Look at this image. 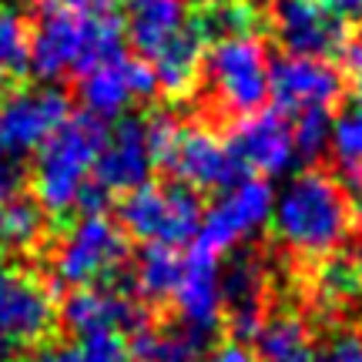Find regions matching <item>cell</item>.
Returning <instances> with one entry per match:
<instances>
[{
    "mask_svg": "<svg viewBox=\"0 0 362 362\" xmlns=\"http://www.w3.org/2000/svg\"><path fill=\"white\" fill-rule=\"evenodd\" d=\"M121 40L124 13L117 0H37L27 67L51 84L117 54Z\"/></svg>",
    "mask_w": 362,
    "mask_h": 362,
    "instance_id": "1",
    "label": "cell"
},
{
    "mask_svg": "<svg viewBox=\"0 0 362 362\" xmlns=\"http://www.w3.org/2000/svg\"><path fill=\"white\" fill-rule=\"evenodd\" d=\"M269 225L285 252L296 259L322 262L346 248L356 228V211L336 175L309 168L292 175L275 192Z\"/></svg>",
    "mask_w": 362,
    "mask_h": 362,
    "instance_id": "2",
    "label": "cell"
},
{
    "mask_svg": "<svg viewBox=\"0 0 362 362\" xmlns=\"http://www.w3.org/2000/svg\"><path fill=\"white\" fill-rule=\"evenodd\" d=\"M101 121L90 115H78L67 117L44 141V148L34 155V171H30V185H34L44 215H67L81 208L94 181V161L101 151Z\"/></svg>",
    "mask_w": 362,
    "mask_h": 362,
    "instance_id": "3",
    "label": "cell"
},
{
    "mask_svg": "<svg viewBox=\"0 0 362 362\" xmlns=\"http://www.w3.org/2000/svg\"><path fill=\"white\" fill-rule=\"evenodd\" d=\"M202 74L208 81L211 98L238 117L259 111L269 101L272 57L252 30L211 40L202 61Z\"/></svg>",
    "mask_w": 362,
    "mask_h": 362,
    "instance_id": "4",
    "label": "cell"
},
{
    "mask_svg": "<svg viewBox=\"0 0 362 362\" xmlns=\"http://www.w3.org/2000/svg\"><path fill=\"white\" fill-rule=\"evenodd\" d=\"M128 262V235L104 211H84L54 245L51 272L61 285H101Z\"/></svg>",
    "mask_w": 362,
    "mask_h": 362,
    "instance_id": "5",
    "label": "cell"
},
{
    "mask_svg": "<svg viewBox=\"0 0 362 362\" xmlns=\"http://www.w3.org/2000/svg\"><path fill=\"white\" fill-rule=\"evenodd\" d=\"M121 228L144 245L178 248L188 245L202 225V202L198 192L185 185H141L124 194L121 202Z\"/></svg>",
    "mask_w": 362,
    "mask_h": 362,
    "instance_id": "6",
    "label": "cell"
},
{
    "mask_svg": "<svg viewBox=\"0 0 362 362\" xmlns=\"http://www.w3.org/2000/svg\"><path fill=\"white\" fill-rule=\"evenodd\" d=\"M272 202H275V188L269 181L255 178V175H238L232 185L221 188L208 211H202L194 248H202L215 259L235 252L242 242L255 238L269 225Z\"/></svg>",
    "mask_w": 362,
    "mask_h": 362,
    "instance_id": "7",
    "label": "cell"
},
{
    "mask_svg": "<svg viewBox=\"0 0 362 362\" xmlns=\"http://www.w3.org/2000/svg\"><path fill=\"white\" fill-rule=\"evenodd\" d=\"M158 165L175 178V185H185L192 192H221L242 175L228 155V144L215 131L185 121H178L175 134L161 148Z\"/></svg>",
    "mask_w": 362,
    "mask_h": 362,
    "instance_id": "8",
    "label": "cell"
},
{
    "mask_svg": "<svg viewBox=\"0 0 362 362\" xmlns=\"http://www.w3.org/2000/svg\"><path fill=\"white\" fill-rule=\"evenodd\" d=\"M71 117V104L51 84H34L0 101V155L24 161L37 155L44 141Z\"/></svg>",
    "mask_w": 362,
    "mask_h": 362,
    "instance_id": "9",
    "label": "cell"
},
{
    "mask_svg": "<svg viewBox=\"0 0 362 362\" xmlns=\"http://www.w3.org/2000/svg\"><path fill=\"white\" fill-rule=\"evenodd\" d=\"M57 322V302L37 275L0 269V359L13 349L37 346Z\"/></svg>",
    "mask_w": 362,
    "mask_h": 362,
    "instance_id": "10",
    "label": "cell"
},
{
    "mask_svg": "<svg viewBox=\"0 0 362 362\" xmlns=\"http://www.w3.org/2000/svg\"><path fill=\"white\" fill-rule=\"evenodd\" d=\"M225 144H228L235 168L242 175H255V178H279L285 171H292V165L298 161L292 121L279 107L275 111L259 107L252 115H242Z\"/></svg>",
    "mask_w": 362,
    "mask_h": 362,
    "instance_id": "11",
    "label": "cell"
},
{
    "mask_svg": "<svg viewBox=\"0 0 362 362\" xmlns=\"http://www.w3.org/2000/svg\"><path fill=\"white\" fill-rule=\"evenodd\" d=\"M158 90L151 67L141 57H128L124 51L104 57L98 64L78 74V98L84 104V115L98 121L124 117L134 101H144Z\"/></svg>",
    "mask_w": 362,
    "mask_h": 362,
    "instance_id": "12",
    "label": "cell"
},
{
    "mask_svg": "<svg viewBox=\"0 0 362 362\" xmlns=\"http://www.w3.org/2000/svg\"><path fill=\"white\" fill-rule=\"evenodd\" d=\"M158 168L144 117H121L111 131H104L101 151L94 161V188L111 198V194H128L134 188L148 185L151 171Z\"/></svg>",
    "mask_w": 362,
    "mask_h": 362,
    "instance_id": "13",
    "label": "cell"
},
{
    "mask_svg": "<svg viewBox=\"0 0 362 362\" xmlns=\"http://www.w3.org/2000/svg\"><path fill=\"white\" fill-rule=\"evenodd\" d=\"M346 81L336 64L325 57H298L285 54L282 61L272 64V90L282 115H305V111H329L342 101Z\"/></svg>",
    "mask_w": 362,
    "mask_h": 362,
    "instance_id": "14",
    "label": "cell"
},
{
    "mask_svg": "<svg viewBox=\"0 0 362 362\" xmlns=\"http://www.w3.org/2000/svg\"><path fill=\"white\" fill-rule=\"evenodd\" d=\"M269 21L275 40L298 57H329L349 37L342 17L322 0H272Z\"/></svg>",
    "mask_w": 362,
    "mask_h": 362,
    "instance_id": "15",
    "label": "cell"
},
{
    "mask_svg": "<svg viewBox=\"0 0 362 362\" xmlns=\"http://www.w3.org/2000/svg\"><path fill=\"white\" fill-rule=\"evenodd\" d=\"M61 322L67 325L71 336H94V332H115V336H131L138 332L148 319L144 309L121 288L111 285H84L74 288L67 302L61 305Z\"/></svg>",
    "mask_w": 362,
    "mask_h": 362,
    "instance_id": "16",
    "label": "cell"
},
{
    "mask_svg": "<svg viewBox=\"0 0 362 362\" xmlns=\"http://www.w3.org/2000/svg\"><path fill=\"white\" fill-rule=\"evenodd\" d=\"M171 302L178 309L181 322L194 325L202 332H215L225 315V298H221V259L208 255L202 248H192L181 255V272Z\"/></svg>",
    "mask_w": 362,
    "mask_h": 362,
    "instance_id": "17",
    "label": "cell"
},
{
    "mask_svg": "<svg viewBox=\"0 0 362 362\" xmlns=\"http://www.w3.org/2000/svg\"><path fill=\"white\" fill-rule=\"evenodd\" d=\"M265 292H269V272L255 255H238L228 269H221V298L225 315L238 339H252L265 319Z\"/></svg>",
    "mask_w": 362,
    "mask_h": 362,
    "instance_id": "18",
    "label": "cell"
},
{
    "mask_svg": "<svg viewBox=\"0 0 362 362\" xmlns=\"http://www.w3.org/2000/svg\"><path fill=\"white\" fill-rule=\"evenodd\" d=\"M192 24L188 0H124V30L141 61H151Z\"/></svg>",
    "mask_w": 362,
    "mask_h": 362,
    "instance_id": "19",
    "label": "cell"
},
{
    "mask_svg": "<svg viewBox=\"0 0 362 362\" xmlns=\"http://www.w3.org/2000/svg\"><path fill=\"white\" fill-rule=\"evenodd\" d=\"M211 349V332H202L188 322L148 325L131 332L128 356L134 362H198Z\"/></svg>",
    "mask_w": 362,
    "mask_h": 362,
    "instance_id": "20",
    "label": "cell"
},
{
    "mask_svg": "<svg viewBox=\"0 0 362 362\" xmlns=\"http://www.w3.org/2000/svg\"><path fill=\"white\" fill-rule=\"evenodd\" d=\"M202 61H205V34H202V27L194 21L181 37H175L168 47H161V51L151 57V61H144V64L151 67V74H155V84L165 94H188V90L198 84L202 78Z\"/></svg>",
    "mask_w": 362,
    "mask_h": 362,
    "instance_id": "21",
    "label": "cell"
},
{
    "mask_svg": "<svg viewBox=\"0 0 362 362\" xmlns=\"http://www.w3.org/2000/svg\"><path fill=\"white\" fill-rule=\"evenodd\" d=\"M255 359L259 362H312L315 342L312 329L298 312H272L255 329Z\"/></svg>",
    "mask_w": 362,
    "mask_h": 362,
    "instance_id": "22",
    "label": "cell"
},
{
    "mask_svg": "<svg viewBox=\"0 0 362 362\" xmlns=\"http://www.w3.org/2000/svg\"><path fill=\"white\" fill-rule=\"evenodd\" d=\"M181 272V255L178 248L165 245H144V252L134 262V288L138 296L148 302H165L175 292Z\"/></svg>",
    "mask_w": 362,
    "mask_h": 362,
    "instance_id": "23",
    "label": "cell"
},
{
    "mask_svg": "<svg viewBox=\"0 0 362 362\" xmlns=\"http://www.w3.org/2000/svg\"><path fill=\"white\" fill-rule=\"evenodd\" d=\"M128 342L115 332L74 336L67 342H51L34 356V362H128Z\"/></svg>",
    "mask_w": 362,
    "mask_h": 362,
    "instance_id": "24",
    "label": "cell"
},
{
    "mask_svg": "<svg viewBox=\"0 0 362 362\" xmlns=\"http://www.w3.org/2000/svg\"><path fill=\"white\" fill-rule=\"evenodd\" d=\"M315 292L325 305H349L362 296V259L356 255H329L315 275Z\"/></svg>",
    "mask_w": 362,
    "mask_h": 362,
    "instance_id": "25",
    "label": "cell"
},
{
    "mask_svg": "<svg viewBox=\"0 0 362 362\" xmlns=\"http://www.w3.org/2000/svg\"><path fill=\"white\" fill-rule=\"evenodd\" d=\"M44 235V211L37 202L13 198L0 205V248L7 252H30Z\"/></svg>",
    "mask_w": 362,
    "mask_h": 362,
    "instance_id": "26",
    "label": "cell"
},
{
    "mask_svg": "<svg viewBox=\"0 0 362 362\" xmlns=\"http://www.w3.org/2000/svg\"><path fill=\"white\" fill-rule=\"evenodd\" d=\"M30 54V27L13 7H0V78H21Z\"/></svg>",
    "mask_w": 362,
    "mask_h": 362,
    "instance_id": "27",
    "label": "cell"
},
{
    "mask_svg": "<svg viewBox=\"0 0 362 362\" xmlns=\"http://www.w3.org/2000/svg\"><path fill=\"white\" fill-rule=\"evenodd\" d=\"M329 151L336 155L339 168L346 171V175H352V178L362 175V104L349 107L339 121H332Z\"/></svg>",
    "mask_w": 362,
    "mask_h": 362,
    "instance_id": "28",
    "label": "cell"
},
{
    "mask_svg": "<svg viewBox=\"0 0 362 362\" xmlns=\"http://www.w3.org/2000/svg\"><path fill=\"white\" fill-rule=\"evenodd\" d=\"M252 24H255V13L245 0H215L198 17L202 34L211 40L228 37V34H245V30H252Z\"/></svg>",
    "mask_w": 362,
    "mask_h": 362,
    "instance_id": "29",
    "label": "cell"
},
{
    "mask_svg": "<svg viewBox=\"0 0 362 362\" xmlns=\"http://www.w3.org/2000/svg\"><path fill=\"white\" fill-rule=\"evenodd\" d=\"M292 138H296V155L302 158V161H315L322 151H329L332 115H329V111L296 115V121H292Z\"/></svg>",
    "mask_w": 362,
    "mask_h": 362,
    "instance_id": "30",
    "label": "cell"
},
{
    "mask_svg": "<svg viewBox=\"0 0 362 362\" xmlns=\"http://www.w3.org/2000/svg\"><path fill=\"white\" fill-rule=\"evenodd\" d=\"M319 362H362V329H342L325 339Z\"/></svg>",
    "mask_w": 362,
    "mask_h": 362,
    "instance_id": "31",
    "label": "cell"
},
{
    "mask_svg": "<svg viewBox=\"0 0 362 362\" xmlns=\"http://www.w3.org/2000/svg\"><path fill=\"white\" fill-rule=\"evenodd\" d=\"M27 181H30V175H27L21 158L0 155V205H7L13 198H24Z\"/></svg>",
    "mask_w": 362,
    "mask_h": 362,
    "instance_id": "32",
    "label": "cell"
},
{
    "mask_svg": "<svg viewBox=\"0 0 362 362\" xmlns=\"http://www.w3.org/2000/svg\"><path fill=\"white\" fill-rule=\"evenodd\" d=\"M336 54H339V74L346 81V88H352L362 98V37H346Z\"/></svg>",
    "mask_w": 362,
    "mask_h": 362,
    "instance_id": "33",
    "label": "cell"
},
{
    "mask_svg": "<svg viewBox=\"0 0 362 362\" xmlns=\"http://www.w3.org/2000/svg\"><path fill=\"white\" fill-rule=\"evenodd\" d=\"M198 362H259L255 352L248 349L245 342H221L215 349H208Z\"/></svg>",
    "mask_w": 362,
    "mask_h": 362,
    "instance_id": "34",
    "label": "cell"
},
{
    "mask_svg": "<svg viewBox=\"0 0 362 362\" xmlns=\"http://www.w3.org/2000/svg\"><path fill=\"white\" fill-rule=\"evenodd\" d=\"M352 211H356V221L362 225V175L356 178V194H352Z\"/></svg>",
    "mask_w": 362,
    "mask_h": 362,
    "instance_id": "35",
    "label": "cell"
},
{
    "mask_svg": "<svg viewBox=\"0 0 362 362\" xmlns=\"http://www.w3.org/2000/svg\"><path fill=\"white\" fill-rule=\"evenodd\" d=\"M349 17H359L362 21V0H349Z\"/></svg>",
    "mask_w": 362,
    "mask_h": 362,
    "instance_id": "36",
    "label": "cell"
}]
</instances>
